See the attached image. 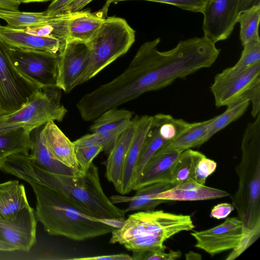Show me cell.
Instances as JSON below:
<instances>
[{
  "label": "cell",
  "mask_w": 260,
  "mask_h": 260,
  "mask_svg": "<svg viewBox=\"0 0 260 260\" xmlns=\"http://www.w3.org/2000/svg\"><path fill=\"white\" fill-rule=\"evenodd\" d=\"M21 4V0H0V9L18 11Z\"/></svg>",
  "instance_id": "cell-44"
},
{
  "label": "cell",
  "mask_w": 260,
  "mask_h": 260,
  "mask_svg": "<svg viewBox=\"0 0 260 260\" xmlns=\"http://www.w3.org/2000/svg\"><path fill=\"white\" fill-rule=\"evenodd\" d=\"M205 156L202 153L191 149L182 151L173 166L170 182L176 185L189 178H193L198 162Z\"/></svg>",
  "instance_id": "cell-29"
},
{
  "label": "cell",
  "mask_w": 260,
  "mask_h": 260,
  "mask_svg": "<svg viewBox=\"0 0 260 260\" xmlns=\"http://www.w3.org/2000/svg\"><path fill=\"white\" fill-rule=\"evenodd\" d=\"M0 170L28 183L48 187L59 192L86 214L100 219L124 218V209L116 207L104 193L98 167L92 162L79 175L47 172L33 161L29 154H16L0 160Z\"/></svg>",
  "instance_id": "cell-1"
},
{
  "label": "cell",
  "mask_w": 260,
  "mask_h": 260,
  "mask_svg": "<svg viewBox=\"0 0 260 260\" xmlns=\"http://www.w3.org/2000/svg\"><path fill=\"white\" fill-rule=\"evenodd\" d=\"M89 49L85 43L67 42L59 56L56 86L66 93L71 91L85 72Z\"/></svg>",
  "instance_id": "cell-12"
},
{
  "label": "cell",
  "mask_w": 260,
  "mask_h": 260,
  "mask_svg": "<svg viewBox=\"0 0 260 260\" xmlns=\"http://www.w3.org/2000/svg\"><path fill=\"white\" fill-rule=\"evenodd\" d=\"M153 116L143 115L133 119L134 133L126 154L122 170L121 194L133 190V177L136 163L146 135L152 122Z\"/></svg>",
  "instance_id": "cell-15"
},
{
  "label": "cell",
  "mask_w": 260,
  "mask_h": 260,
  "mask_svg": "<svg viewBox=\"0 0 260 260\" xmlns=\"http://www.w3.org/2000/svg\"><path fill=\"white\" fill-rule=\"evenodd\" d=\"M181 153L176 150H157L145 165L133 190L155 183L170 182L173 166Z\"/></svg>",
  "instance_id": "cell-16"
},
{
  "label": "cell",
  "mask_w": 260,
  "mask_h": 260,
  "mask_svg": "<svg viewBox=\"0 0 260 260\" xmlns=\"http://www.w3.org/2000/svg\"><path fill=\"white\" fill-rule=\"evenodd\" d=\"M0 40L9 47L42 50L59 55L67 44V41L58 38L34 35L23 29L1 25Z\"/></svg>",
  "instance_id": "cell-14"
},
{
  "label": "cell",
  "mask_w": 260,
  "mask_h": 260,
  "mask_svg": "<svg viewBox=\"0 0 260 260\" xmlns=\"http://www.w3.org/2000/svg\"><path fill=\"white\" fill-rule=\"evenodd\" d=\"M174 186L170 182L155 183L138 189L133 196L113 195L110 200L114 204L128 203V206L124 209L125 213L135 211L153 210L158 205L168 202L156 199V196Z\"/></svg>",
  "instance_id": "cell-18"
},
{
  "label": "cell",
  "mask_w": 260,
  "mask_h": 260,
  "mask_svg": "<svg viewBox=\"0 0 260 260\" xmlns=\"http://www.w3.org/2000/svg\"><path fill=\"white\" fill-rule=\"evenodd\" d=\"M234 210V207L230 203H223L214 206L212 209L210 216L217 219H223Z\"/></svg>",
  "instance_id": "cell-40"
},
{
  "label": "cell",
  "mask_w": 260,
  "mask_h": 260,
  "mask_svg": "<svg viewBox=\"0 0 260 260\" xmlns=\"http://www.w3.org/2000/svg\"><path fill=\"white\" fill-rule=\"evenodd\" d=\"M241 152L235 169L238 188L231 198L242 222L244 237L239 249L244 251L260 235V114L245 129Z\"/></svg>",
  "instance_id": "cell-3"
},
{
  "label": "cell",
  "mask_w": 260,
  "mask_h": 260,
  "mask_svg": "<svg viewBox=\"0 0 260 260\" xmlns=\"http://www.w3.org/2000/svg\"><path fill=\"white\" fill-rule=\"evenodd\" d=\"M212 120V118L190 123L176 138L166 143L159 149L182 152L186 149L201 146L205 143V137Z\"/></svg>",
  "instance_id": "cell-25"
},
{
  "label": "cell",
  "mask_w": 260,
  "mask_h": 260,
  "mask_svg": "<svg viewBox=\"0 0 260 260\" xmlns=\"http://www.w3.org/2000/svg\"><path fill=\"white\" fill-rule=\"evenodd\" d=\"M131 0H106L107 5L111 3H117L122 1ZM157 3H161L173 5L179 8L193 12L202 13L206 5L205 0H142Z\"/></svg>",
  "instance_id": "cell-34"
},
{
  "label": "cell",
  "mask_w": 260,
  "mask_h": 260,
  "mask_svg": "<svg viewBox=\"0 0 260 260\" xmlns=\"http://www.w3.org/2000/svg\"><path fill=\"white\" fill-rule=\"evenodd\" d=\"M259 20L260 6L239 13L238 22L240 26V39L242 46L252 40L260 39L258 35Z\"/></svg>",
  "instance_id": "cell-32"
},
{
  "label": "cell",
  "mask_w": 260,
  "mask_h": 260,
  "mask_svg": "<svg viewBox=\"0 0 260 260\" xmlns=\"http://www.w3.org/2000/svg\"><path fill=\"white\" fill-rule=\"evenodd\" d=\"M167 142L160 135L158 126L152 122L135 166L133 177V188L148 160Z\"/></svg>",
  "instance_id": "cell-28"
},
{
  "label": "cell",
  "mask_w": 260,
  "mask_h": 260,
  "mask_svg": "<svg viewBox=\"0 0 260 260\" xmlns=\"http://www.w3.org/2000/svg\"><path fill=\"white\" fill-rule=\"evenodd\" d=\"M52 0H21V3H41L46 2L48 1H52Z\"/></svg>",
  "instance_id": "cell-47"
},
{
  "label": "cell",
  "mask_w": 260,
  "mask_h": 260,
  "mask_svg": "<svg viewBox=\"0 0 260 260\" xmlns=\"http://www.w3.org/2000/svg\"><path fill=\"white\" fill-rule=\"evenodd\" d=\"M108 8L104 5L100 10L94 13L82 10L78 15L71 18L68 25L67 42L87 43L107 17Z\"/></svg>",
  "instance_id": "cell-20"
},
{
  "label": "cell",
  "mask_w": 260,
  "mask_h": 260,
  "mask_svg": "<svg viewBox=\"0 0 260 260\" xmlns=\"http://www.w3.org/2000/svg\"><path fill=\"white\" fill-rule=\"evenodd\" d=\"M75 0H52L45 11L48 15H55L62 13L66 8Z\"/></svg>",
  "instance_id": "cell-41"
},
{
  "label": "cell",
  "mask_w": 260,
  "mask_h": 260,
  "mask_svg": "<svg viewBox=\"0 0 260 260\" xmlns=\"http://www.w3.org/2000/svg\"><path fill=\"white\" fill-rule=\"evenodd\" d=\"M29 206L25 187L18 180L0 183V221L12 219Z\"/></svg>",
  "instance_id": "cell-24"
},
{
  "label": "cell",
  "mask_w": 260,
  "mask_h": 260,
  "mask_svg": "<svg viewBox=\"0 0 260 260\" xmlns=\"http://www.w3.org/2000/svg\"><path fill=\"white\" fill-rule=\"evenodd\" d=\"M152 122L158 126L160 135L167 142L176 138L190 124L183 119L164 114L153 116Z\"/></svg>",
  "instance_id": "cell-33"
},
{
  "label": "cell",
  "mask_w": 260,
  "mask_h": 260,
  "mask_svg": "<svg viewBox=\"0 0 260 260\" xmlns=\"http://www.w3.org/2000/svg\"><path fill=\"white\" fill-rule=\"evenodd\" d=\"M196 241L195 247L211 256L236 249L244 237L242 222L239 217H229L211 229L191 233Z\"/></svg>",
  "instance_id": "cell-11"
},
{
  "label": "cell",
  "mask_w": 260,
  "mask_h": 260,
  "mask_svg": "<svg viewBox=\"0 0 260 260\" xmlns=\"http://www.w3.org/2000/svg\"><path fill=\"white\" fill-rule=\"evenodd\" d=\"M229 195L225 190L200 184L189 178L168 190L159 193L156 199L168 201H192L216 199Z\"/></svg>",
  "instance_id": "cell-19"
},
{
  "label": "cell",
  "mask_w": 260,
  "mask_h": 260,
  "mask_svg": "<svg viewBox=\"0 0 260 260\" xmlns=\"http://www.w3.org/2000/svg\"><path fill=\"white\" fill-rule=\"evenodd\" d=\"M181 256L180 251L171 250L168 253L161 250H148L133 252L132 260H175Z\"/></svg>",
  "instance_id": "cell-35"
},
{
  "label": "cell",
  "mask_w": 260,
  "mask_h": 260,
  "mask_svg": "<svg viewBox=\"0 0 260 260\" xmlns=\"http://www.w3.org/2000/svg\"><path fill=\"white\" fill-rule=\"evenodd\" d=\"M260 79V62L235 75L223 77H215L210 86L217 107L226 106L241 99L243 95Z\"/></svg>",
  "instance_id": "cell-13"
},
{
  "label": "cell",
  "mask_w": 260,
  "mask_h": 260,
  "mask_svg": "<svg viewBox=\"0 0 260 260\" xmlns=\"http://www.w3.org/2000/svg\"><path fill=\"white\" fill-rule=\"evenodd\" d=\"M185 257L186 259H201V255L199 253L194 252L193 251H190L188 253L185 254Z\"/></svg>",
  "instance_id": "cell-46"
},
{
  "label": "cell",
  "mask_w": 260,
  "mask_h": 260,
  "mask_svg": "<svg viewBox=\"0 0 260 260\" xmlns=\"http://www.w3.org/2000/svg\"><path fill=\"white\" fill-rule=\"evenodd\" d=\"M75 148L91 147L94 146H103L101 137L98 133L87 134L73 142Z\"/></svg>",
  "instance_id": "cell-39"
},
{
  "label": "cell",
  "mask_w": 260,
  "mask_h": 260,
  "mask_svg": "<svg viewBox=\"0 0 260 260\" xmlns=\"http://www.w3.org/2000/svg\"><path fill=\"white\" fill-rule=\"evenodd\" d=\"M134 113L117 107L110 108L96 118L90 126L94 133H102L127 128L132 123Z\"/></svg>",
  "instance_id": "cell-27"
},
{
  "label": "cell",
  "mask_w": 260,
  "mask_h": 260,
  "mask_svg": "<svg viewBox=\"0 0 260 260\" xmlns=\"http://www.w3.org/2000/svg\"><path fill=\"white\" fill-rule=\"evenodd\" d=\"M71 259L76 260H132V256L126 253L96 255L73 258Z\"/></svg>",
  "instance_id": "cell-42"
},
{
  "label": "cell",
  "mask_w": 260,
  "mask_h": 260,
  "mask_svg": "<svg viewBox=\"0 0 260 260\" xmlns=\"http://www.w3.org/2000/svg\"><path fill=\"white\" fill-rule=\"evenodd\" d=\"M135 40V31L123 18L107 17L87 43V67L77 85L88 81L119 57L125 54Z\"/></svg>",
  "instance_id": "cell-5"
},
{
  "label": "cell",
  "mask_w": 260,
  "mask_h": 260,
  "mask_svg": "<svg viewBox=\"0 0 260 260\" xmlns=\"http://www.w3.org/2000/svg\"><path fill=\"white\" fill-rule=\"evenodd\" d=\"M30 185L37 199L36 218L49 235L63 236L74 241H85L111 233L124 221L125 218L92 217L55 190L38 184Z\"/></svg>",
  "instance_id": "cell-2"
},
{
  "label": "cell",
  "mask_w": 260,
  "mask_h": 260,
  "mask_svg": "<svg viewBox=\"0 0 260 260\" xmlns=\"http://www.w3.org/2000/svg\"><path fill=\"white\" fill-rule=\"evenodd\" d=\"M37 220L30 206L12 219L0 221V251H29L36 242Z\"/></svg>",
  "instance_id": "cell-9"
},
{
  "label": "cell",
  "mask_w": 260,
  "mask_h": 260,
  "mask_svg": "<svg viewBox=\"0 0 260 260\" xmlns=\"http://www.w3.org/2000/svg\"><path fill=\"white\" fill-rule=\"evenodd\" d=\"M44 125L30 133L32 146L29 154L34 163L41 169L54 174L79 175L83 173L71 169L55 159L48 150L42 137Z\"/></svg>",
  "instance_id": "cell-23"
},
{
  "label": "cell",
  "mask_w": 260,
  "mask_h": 260,
  "mask_svg": "<svg viewBox=\"0 0 260 260\" xmlns=\"http://www.w3.org/2000/svg\"><path fill=\"white\" fill-rule=\"evenodd\" d=\"M31 131L25 127L0 131V160L13 154H29Z\"/></svg>",
  "instance_id": "cell-26"
},
{
  "label": "cell",
  "mask_w": 260,
  "mask_h": 260,
  "mask_svg": "<svg viewBox=\"0 0 260 260\" xmlns=\"http://www.w3.org/2000/svg\"><path fill=\"white\" fill-rule=\"evenodd\" d=\"M80 11L72 13H61L48 15L46 11L41 12H22L0 9V19L5 20L9 26L19 29L40 27L53 24L60 21L72 18Z\"/></svg>",
  "instance_id": "cell-21"
},
{
  "label": "cell",
  "mask_w": 260,
  "mask_h": 260,
  "mask_svg": "<svg viewBox=\"0 0 260 260\" xmlns=\"http://www.w3.org/2000/svg\"><path fill=\"white\" fill-rule=\"evenodd\" d=\"M42 135L48 150L55 159L71 169L82 172L76 158L73 142L70 140L53 121H49L44 125Z\"/></svg>",
  "instance_id": "cell-17"
},
{
  "label": "cell",
  "mask_w": 260,
  "mask_h": 260,
  "mask_svg": "<svg viewBox=\"0 0 260 260\" xmlns=\"http://www.w3.org/2000/svg\"><path fill=\"white\" fill-rule=\"evenodd\" d=\"M103 151V147L101 145L75 149L76 158L80 170L85 173L92 163L93 159Z\"/></svg>",
  "instance_id": "cell-36"
},
{
  "label": "cell",
  "mask_w": 260,
  "mask_h": 260,
  "mask_svg": "<svg viewBox=\"0 0 260 260\" xmlns=\"http://www.w3.org/2000/svg\"><path fill=\"white\" fill-rule=\"evenodd\" d=\"M209 1V0H205V1H206V2H207V1Z\"/></svg>",
  "instance_id": "cell-48"
},
{
  "label": "cell",
  "mask_w": 260,
  "mask_h": 260,
  "mask_svg": "<svg viewBox=\"0 0 260 260\" xmlns=\"http://www.w3.org/2000/svg\"><path fill=\"white\" fill-rule=\"evenodd\" d=\"M241 99L247 100L252 103L251 116L256 118L260 114V79L252 85Z\"/></svg>",
  "instance_id": "cell-38"
},
{
  "label": "cell",
  "mask_w": 260,
  "mask_h": 260,
  "mask_svg": "<svg viewBox=\"0 0 260 260\" xmlns=\"http://www.w3.org/2000/svg\"><path fill=\"white\" fill-rule=\"evenodd\" d=\"M8 51L13 63L24 77L41 88L56 86L59 55L9 47Z\"/></svg>",
  "instance_id": "cell-8"
},
{
  "label": "cell",
  "mask_w": 260,
  "mask_h": 260,
  "mask_svg": "<svg viewBox=\"0 0 260 260\" xmlns=\"http://www.w3.org/2000/svg\"><path fill=\"white\" fill-rule=\"evenodd\" d=\"M93 0H75L70 4L62 13H72L82 10V9Z\"/></svg>",
  "instance_id": "cell-43"
},
{
  "label": "cell",
  "mask_w": 260,
  "mask_h": 260,
  "mask_svg": "<svg viewBox=\"0 0 260 260\" xmlns=\"http://www.w3.org/2000/svg\"><path fill=\"white\" fill-rule=\"evenodd\" d=\"M194 228L191 216L162 210L141 211L129 215L112 232L111 244L118 243L135 251L166 249L165 241Z\"/></svg>",
  "instance_id": "cell-4"
},
{
  "label": "cell",
  "mask_w": 260,
  "mask_h": 260,
  "mask_svg": "<svg viewBox=\"0 0 260 260\" xmlns=\"http://www.w3.org/2000/svg\"><path fill=\"white\" fill-rule=\"evenodd\" d=\"M241 0H209L202 12L204 36L214 43L225 40L238 22Z\"/></svg>",
  "instance_id": "cell-10"
},
{
  "label": "cell",
  "mask_w": 260,
  "mask_h": 260,
  "mask_svg": "<svg viewBox=\"0 0 260 260\" xmlns=\"http://www.w3.org/2000/svg\"><path fill=\"white\" fill-rule=\"evenodd\" d=\"M133 122L117 139L113 149L108 154L106 163L105 176L111 182L116 190L120 193L122 170L127 151L133 136Z\"/></svg>",
  "instance_id": "cell-22"
},
{
  "label": "cell",
  "mask_w": 260,
  "mask_h": 260,
  "mask_svg": "<svg viewBox=\"0 0 260 260\" xmlns=\"http://www.w3.org/2000/svg\"><path fill=\"white\" fill-rule=\"evenodd\" d=\"M243 46L241 57L232 67L226 68L215 77L223 78L239 73L260 62V39L253 40Z\"/></svg>",
  "instance_id": "cell-31"
},
{
  "label": "cell",
  "mask_w": 260,
  "mask_h": 260,
  "mask_svg": "<svg viewBox=\"0 0 260 260\" xmlns=\"http://www.w3.org/2000/svg\"><path fill=\"white\" fill-rule=\"evenodd\" d=\"M41 89L17 70L0 40V116L21 108Z\"/></svg>",
  "instance_id": "cell-7"
},
{
  "label": "cell",
  "mask_w": 260,
  "mask_h": 260,
  "mask_svg": "<svg viewBox=\"0 0 260 260\" xmlns=\"http://www.w3.org/2000/svg\"><path fill=\"white\" fill-rule=\"evenodd\" d=\"M216 167L215 161L204 156L198 162L192 179L197 183L205 185L207 178L215 171Z\"/></svg>",
  "instance_id": "cell-37"
},
{
  "label": "cell",
  "mask_w": 260,
  "mask_h": 260,
  "mask_svg": "<svg viewBox=\"0 0 260 260\" xmlns=\"http://www.w3.org/2000/svg\"><path fill=\"white\" fill-rule=\"evenodd\" d=\"M61 89L56 86L42 88L21 108L0 116V131L25 127L31 130L49 121H61L67 110L61 103Z\"/></svg>",
  "instance_id": "cell-6"
},
{
  "label": "cell",
  "mask_w": 260,
  "mask_h": 260,
  "mask_svg": "<svg viewBox=\"0 0 260 260\" xmlns=\"http://www.w3.org/2000/svg\"><path fill=\"white\" fill-rule=\"evenodd\" d=\"M258 6H260V0H241L240 11L241 12Z\"/></svg>",
  "instance_id": "cell-45"
},
{
  "label": "cell",
  "mask_w": 260,
  "mask_h": 260,
  "mask_svg": "<svg viewBox=\"0 0 260 260\" xmlns=\"http://www.w3.org/2000/svg\"><path fill=\"white\" fill-rule=\"evenodd\" d=\"M249 104L247 100H237L226 106L227 108L223 113L213 117L205 137V142L217 132L241 117L247 110Z\"/></svg>",
  "instance_id": "cell-30"
}]
</instances>
